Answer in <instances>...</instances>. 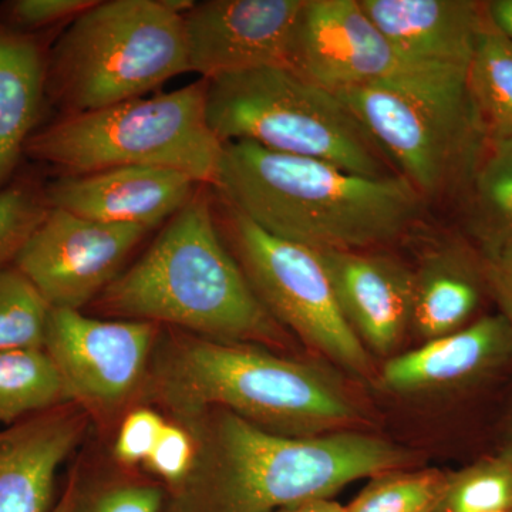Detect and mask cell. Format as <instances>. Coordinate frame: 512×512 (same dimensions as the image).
<instances>
[{"instance_id":"cell-1","label":"cell","mask_w":512,"mask_h":512,"mask_svg":"<svg viewBox=\"0 0 512 512\" xmlns=\"http://www.w3.org/2000/svg\"><path fill=\"white\" fill-rule=\"evenodd\" d=\"M177 423L194 437L195 457L188 476L168 488L163 512H274L328 500L412 460L409 451L370 434L281 436L221 409Z\"/></svg>"},{"instance_id":"cell-2","label":"cell","mask_w":512,"mask_h":512,"mask_svg":"<svg viewBox=\"0 0 512 512\" xmlns=\"http://www.w3.org/2000/svg\"><path fill=\"white\" fill-rule=\"evenodd\" d=\"M214 190L259 228L313 251H369L420 220L424 198L400 174L365 177L325 161L224 144Z\"/></svg>"},{"instance_id":"cell-3","label":"cell","mask_w":512,"mask_h":512,"mask_svg":"<svg viewBox=\"0 0 512 512\" xmlns=\"http://www.w3.org/2000/svg\"><path fill=\"white\" fill-rule=\"evenodd\" d=\"M212 201V187L201 185L146 252L87 306V313L150 322L220 342L285 348L291 335L259 301L225 245Z\"/></svg>"},{"instance_id":"cell-4","label":"cell","mask_w":512,"mask_h":512,"mask_svg":"<svg viewBox=\"0 0 512 512\" xmlns=\"http://www.w3.org/2000/svg\"><path fill=\"white\" fill-rule=\"evenodd\" d=\"M137 406L171 421L227 410L288 437L335 433L359 419L348 393L315 367L174 328H161Z\"/></svg>"},{"instance_id":"cell-5","label":"cell","mask_w":512,"mask_h":512,"mask_svg":"<svg viewBox=\"0 0 512 512\" xmlns=\"http://www.w3.org/2000/svg\"><path fill=\"white\" fill-rule=\"evenodd\" d=\"M207 86L200 77L171 93L53 117L30 137L25 158L57 175L164 168L214 188L224 144L208 123Z\"/></svg>"},{"instance_id":"cell-6","label":"cell","mask_w":512,"mask_h":512,"mask_svg":"<svg viewBox=\"0 0 512 512\" xmlns=\"http://www.w3.org/2000/svg\"><path fill=\"white\" fill-rule=\"evenodd\" d=\"M188 72L184 20L161 0H97L50 47L47 109L55 117L104 109Z\"/></svg>"},{"instance_id":"cell-7","label":"cell","mask_w":512,"mask_h":512,"mask_svg":"<svg viewBox=\"0 0 512 512\" xmlns=\"http://www.w3.org/2000/svg\"><path fill=\"white\" fill-rule=\"evenodd\" d=\"M207 82L208 123L222 144L249 141L365 177L397 174L335 93L291 69L266 67Z\"/></svg>"},{"instance_id":"cell-8","label":"cell","mask_w":512,"mask_h":512,"mask_svg":"<svg viewBox=\"0 0 512 512\" xmlns=\"http://www.w3.org/2000/svg\"><path fill=\"white\" fill-rule=\"evenodd\" d=\"M467 70L420 66L335 93L424 200L463 177L485 136Z\"/></svg>"},{"instance_id":"cell-9","label":"cell","mask_w":512,"mask_h":512,"mask_svg":"<svg viewBox=\"0 0 512 512\" xmlns=\"http://www.w3.org/2000/svg\"><path fill=\"white\" fill-rule=\"evenodd\" d=\"M225 245L276 322L350 375L369 377L372 355L340 309L318 252L259 228L212 188Z\"/></svg>"},{"instance_id":"cell-10","label":"cell","mask_w":512,"mask_h":512,"mask_svg":"<svg viewBox=\"0 0 512 512\" xmlns=\"http://www.w3.org/2000/svg\"><path fill=\"white\" fill-rule=\"evenodd\" d=\"M161 326L52 308L43 349L73 403L99 423L137 406Z\"/></svg>"},{"instance_id":"cell-11","label":"cell","mask_w":512,"mask_h":512,"mask_svg":"<svg viewBox=\"0 0 512 512\" xmlns=\"http://www.w3.org/2000/svg\"><path fill=\"white\" fill-rule=\"evenodd\" d=\"M150 232L50 208L13 266L50 308L83 311L124 271Z\"/></svg>"},{"instance_id":"cell-12","label":"cell","mask_w":512,"mask_h":512,"mask_svg":"<svg viewBox=\"0 0 512 512\" xmlns=\"http://www.w3.org/2000/svg\"><path fill=\"white\" fill-rule=\"evenodd\" d=\"M305 0H207L184 16L190 72L201 79L291 66Z\"/></svg>"},{"instance_id":"cell-13","label":"cell","mask_w":512,"mask_h":512,"mask_svg":"<svg viewBox=\"0 0 512 512\" xmlns=\"http://www.w3.org/2000/svg\"><path fill=\"white\" fill-rule=\"evenodd\" d=\"M366 15L360 0H305L289 69L332 93L416 69Z\"/></svg>"},{"instance_id":"cell-14","label":"cell","mask_w":512,"mask_h":512,"mask_svg":"<svg viewBox=\"0 0 512 512\" xmlns=\"http://www.w3.org/2000/svg\"><path fill=\"white\" fill-rule=\"evenodd\" d=\"M201 184L177 171L121 167L46 181L50 208L109 224L136 225L151 232L183 210Z\"/></svg>"},{"instance_id":"cell-15","label":"cell","mask_w":512,"mask_h":512,"mask_svg":"<svg viewBox=\"0 0 512 512\" xmlns=\"http://www.w3.org/2000/svg\"><path fill=\"white\" fill-rule=\"evenodd\" d=\"M316 252L357 338L369 352L393 355L412 329V269L375 252Z\"/></svg>"},{"instance_id":"cell-16","label":"cell","mask_w":512,"mask_h":512,"mask_svg":"<svg viewBox=\"0 0 512 512\" xmlns=\"http://www.w3.org/2000/svg\"><path fill=\"white\" fill-rule=\"evenodd\" d=\"M90 423L69 402L0 429V512H52L57 474Z\"/></svg>"},{"instance_id":"cell-17","label":"cell","mask_w":512,"mask_h":512,"mask_svg":"<svg viewBox=\"0 0 512 512\" xmlns=\"http://www.w3.org/2000/svg\"><path fill=\"white\" fill-rule=\"evenodd\" d=\"M512 359V323L498 313L390 357L380 373L384 389L417 394L477 382Z\"/></svg>"},{"instance_id":"cell-18","label":"cell","mask_w":512,"mask_h":512,"mask_svg":"<svg viewBox=\"0 0 512 512\" xmlns=\"http://www.w3.org/2000/svg\"><path fill=\"white\" fill-rule=\"evenodd\" d=\"M366 15L409 63L468 69L488 23L468 0H360Z\"/></svg>"},{"instance_id":"cell-19","label":"cell","mask_w":512,"mask_h":512,"mask_svg":"<svg viewBox=\"0 0 512 512\" xmlns=\"http://www.w3.org/2000/svg\"><path fill=\"white\" fill-rule=\"evenodd\" d=\"M57 35H30L0 22V190L19 173L26 144L45 123L47 60Z\"/></svg>"},{"instance_id":"cell-20","label":"cell","mask_w":512,"mask_h":512,"mask_svg":"<svg viewBox=\"0 0 512 512\" xmlns=\"http://www.w3.org/2000/svg\"><path fill=\"white\" fill-rule=\"evenodd\" d=\"M412 329L423 342L467 326L480 306L484 278L464 249L443 245L433 249L413 271Z\"/></svg>"},{"instance_id":"cell-21","label":"cell","mask_w":512,"mask_h":512,"mask_svg":"<svg viewBox=\"0 0 512 512\" xmlns=\"http://www.w3.org/2000/svg\"><path fill=\"white\" fill-rule=\"evenodd\" d=\"M72 402L59 370L43 348L0 350V424Z\"/></svg>"},{"instance_id":"cell-22","label":"cell","mask_w":512,"mask_h":512,"mask_svg":"<svg viewBox=\"0 0 512 512\" xmlns=\"http://www.w3.org/2000/svg\"><path fill=\"white\" fill-rule=\"evenodd\" d=\"M467 84L485 136L512 140V42L490 19L468 66Z\"/></svg>"},{"instance_id":"cell-23","label":"cell","mask_w":512,"mask_h":512,"mask_svg":"<svg viewBox=\"0 0 512 512\" xmlns=\"http://www.w3.org/2000/svg\"><path fill=\"white\" fill-rule=\"evenodd\" d=\"M74 494L70 512H163L165 487L136 468L83 476L73 471Z\"/></svg>"},{"instance_id":"cell-24","label":"cell","mask_w":512,"mask_h":512,"mask_svg":"<svg viewBox=\"0 0 512 512\" xmlns=\"http://www.w3.org/2000/svg\"><path fill=\"white\" fill-rule=\"evenodd\" d=\"M512 508V444L497 456L448 474L436 512H503Z\"/></svg>"},{"instance_id":"cell-25","label":"cell","mask_w":512,"mask_h":512,"mask_svg":"<svg viewBox=\"0 0 512 512\" xmlns=\"http://www.w3.org/2000/svg\"><path fill=\"white\" fill-rule=\"evenodd\" d=\"M49 211L42 174L33 168H20L15 178L0 190V269L15 264Z\"/></svg>"},{"instance_id":"cell-26","label":"cell","mask_w":512,"mask_h":512,"mask_svg":"<svg viewBox=\"0 0 512 512\" xmlns=\"http://www.w3.org/2000/svg\"><path fill=\"white\" fill-rule=\"evenodd\" d=\"M448 474L396 470L373 477L346 512H436Z\"/></svg>"},{"instance_id":"cell-27","label":"cell","mask_w":512,"mask_h":512,"mask_svg":"<svg viewBox=\"0 0 512 512\" xmlns=\"http://www.w3.org/2000/svg\"><path fill=\"white\" fill-rule=\"evenodd\" d=\"M50 311L16 266L0 269V350L43 348Z\"/></svg>"},{"instance_id":"cell-28","label":"cell","mask_w":512,"mask_h":512,"mask_svg":"<svg viewBox=\"0 0 512 512\" xmlns=\"http://www.w3.org/2000/svg\"><path fill=\"white\" fill-rule=\"evenodd\" d=\"M474 192L488 221L485 234L512 229V140L491 141L477 167Z\"/></svg>"},{"instance_id":"cell-29","label":"cell","mask_w":512,"mask_h":512,"mask_svg":"<svg viewBox=\"0 0 512 512\" xmlns=\"http://www.w3.org/2000/svg\"><path fill=\"white\" fill-rule=\"evenodd\" d=\"M97 0H6L0 3V22L30 35L60 33L93 8Z\"/></svg>"},{"instance_id":"cell-30","label":"cell","mask_w":512,"mask_h":512,"mask_svg":"<svg viewBox=\"0 0 512 512\" xmlns=\"http://www.w3.org/2000/svg\"><path fill=\"white\" fill-rule=\"evenodd\" d=\"M167 420L153 407L137 406L124 414L113 444V456L121 467L137 468L150 457Z\"/></svg>"},{"instance_id":"cell-31","label":"cell","mask_w":512,"mask_h":512,"mask_svg":"<svg viewBox=\"0 0 512 512\" xmlns=\"http://www.w3.org/2000/svg\"><path fill=\"white\" fill-rule=\"evenodd\" d=\"M194 457V437L183 424L170 420L161 431L156 447L151 451L144 467L168 490L188 476Z\"/></svg>"},{"instance_id":"cell-32","label":"cell","mask_w":512,"mask_h":512,"mask_svg":"<svg viewBox=\"0 0 512 512\" xmlns=\"http://www.w3.org/2000/svg\"><path fill=\"white\" fill-rule=\"evenodd\" d=\"M483 272L500 313L512 323V229L484 235Z\"/></svg>"},{"instance_id":"cell-33","label":"cell","mask_w":512,"mask_h":512,"mask_svg":"<svg viewBox=\"0 0 512 512\" xmlns=\"http://www.w3.org/2000/svg\"><path fill=\"white\" fill-rule=\"evenodd\" d=\"M485 10L491 25L512 42V0H494Z\"/></svg>"},{"instance_id":"cell-34","label":"cell","mask_w":512,"mask_h":512,"mask_svg":"<svg viewBox=\"0 0 512 512\" xmlns=\"http://www.w3.org/2000/svg\"><path fill=\"white\" fill-rule=\"evenodd\" d=\"M274 512H346V507L328 498V500H313L289 505Z\"/></svg>"},{"instance_id":"cell-35","label":"cell","mask_w":512,"mask_h":512,"mask_svg":"<svg viewBox=\"0 0 512 512\" xmlns=\"http://www.w3.org/2000/svg\"><path fill=\"white\" fill-rule=\"evenodd\" d=\"M73 494L74 476L72 471V476L69 477L66 485H64L62 493L59 494V498H57L55 507H53L52 512H70V508H72L73 503Z\"/></svg>"},{"instance_id":"cell-36","label":"cell","mask_w":512,"mask_h":512,"mask_svg":"<svg viewBox=\"0 0 512 512\" xmlns=\"http://www.w3.org/2000/svg\"><path fill=\"white\" fill-rule=\"evenodd\" d=\"M510 436H511L510 444H512V417H511V424H510Z\"/></svg>"},{"instance_id":"cell-37","label":"cell","mask_w":512,"mask_h":512,"mask_svg":"<svg viewBox=\"0 0 512 512\" xmlns=\"http://www.w3.org/2000/svg\"><path fill=\"white\" fill-rule=\"evenodd\" d=\"M503 512H512V508H511V510H507V511H503Z\"/></svg>"}]
</instances>
